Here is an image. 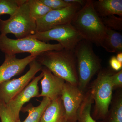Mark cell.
Segmentation results:
<instances>
[{
  "instance_id": "obj_17",
  "label": "cell",
  "mask_w": 122,
  "mask_h": 122,
  "mask_svg": "<svg viewBox=\"0 0 122 122\" xmlns=\"http://www.w3.org/2000/svg\"><path fill=\"white\" fill-rule=\"evenodd\" d=\"M102 122H122V92L120 90L113 97L110 108Z\"/></svg>"
},
{
  "instance_id": "obj_12",
  "label": "cell",
  "mask_w": 122,
  "mask_h": 122,
  "mask_svg": "<svg viewBox=\"0 0 122 122\" xmlns=\"http://www.w3.org/2000/svg\"><path fill=\"white\" fill-rule=\"evenodd\" d=\"M37 57L36 55H30L24 58L19 59L16 55H5V61L0 66V84L20 74Z\"/></svg>"
},
{
  "instance_id": "obj_8",
  "label": "cell",
  "mask_w": 122,
  "mask_h": 122,
  "mask_svg": "<svg viewBox=\"0 0 122 122\" xmlns=\"http://www.w3.org/2000/svg\"><path fill=\"white\" fill-rule=\"evenodd\" d=\"M29 65V70L23 76L0 84V102L7 104L28 85L42 67L36 59Z\"/></svg>"
},
{
  "instance_id": "obj_20",
  "label": "cell",
  "mask_w": 122,
  "mask_h": 122,
  "mask_svg": "<svg viewBox=\"0 0 122 122\" xmlns=\"http://www.w3.org/2000/svg\"><path fill=\"white\" fill-rule=\"evenodd\" d=\"M27 3L31 16L36 21L52 10L44 5L41 0H27Z\"/></svg>"
},
{
  "instance_id": "obj_28",
  "label": "cell",
  "mask_w": 122,
  "mask_h": 122,
  "mask_svg": "<svg viewBox=\"0 0 122 122\" xmlns=\"http://www.w3.org/2000/svg\"><path fill=\"white\" fill-rule=\"evenodd\" d=\"M116 57L119 62L122 63V52L117 54Z\"/></svg>"
},
{
  "instance_id": "obj_27",
  "label": "cell",
  "mask_w": 122,
  "mask_h": 122,
  "mask_svg": "<svg viewBox=\"0 0 122 122\" xmlns=\"http://www.w3.org/2000/svg\"><path fill=\"white\" fill-rule=\"evenodd\" d=\"M66 2L69 3H76L78 4L81 6L82 7L84 6L86 2V0H64Z\"/></svg>"
},
{
  "instance_id": "obj_29",
  "label": "cell",
  "mask_w": 122,
  "mask_h": 122,
  "mask_svg": "<svg viewBox=\"0 0 122 122\" xmlns=\"http://www.w3.org/2000/svg\"><path fill=\"white\" fill-rule=\"evenodd\" d=\"M58 122H66L65 115H64L62 116V117L61 118V119H60Z\"/></svg>"
},
{
  "instance_id": "obj_13",
  "label": "cell",
  "mask_w": 122,
  "mask_h": 122,
  "mask_svg": "<svg viewBox=\"0 0 122 122\" xmlns=\"http://www.w3.org/2000/svg\"><path fill=\"white\" fill-rule=\"evenodd\" d=\"M41 71L43 77L41 79V93L38 97H46L52 100L61 96L66 82L65 80L55 75L45 67L42 66Z\"/></svg>"
},
{
  "instance_id": "obj_5",
  "label": "cell",
  "mask_w": 122,
  "mask_h": 122,
  "mask_svg": "<svg viewBox=\"0 0 122 122\" xmlns=\"http://www.w3.org/2000/svg\"><path fill=\"white\" fill-rule=\"evenodd\" d=\"M59 44H50L41 41L30 36L28 37L12 39L7 35L0 34V50L7 55L27 53L38 56L41 53L52 50L63 49Z\"/></svg>"
},
{
  "instance_id": "obj_21",
  "label": "cell",
  "mask_w": 122,
  "mask_h": 122,
  "mask_svg": "<svg viewBox=\"0 0 122 122\" xmlns=\"http://www.w3.org/2000/svg\"><path fill=\"white\" fill-rule=\"evenodd\" d=\"M26 0H0V16L4 14L13 15Z\"/></svg>"
},
{
  "instance_id": "obj_22",
  "label": "cell",
  "mask_w": 122,
  "mask_h": 122,
  "mask_svg": "<svg viewBox=\"0 0 122 122\" xmlns=\"http://www.w3.org/2000/svg\"><path fill=\"white\" fill-rule=\"evenodd\" d=\"M101 19L103 24L107 28L116 31H122V17L112 15L101 18Z\"/></svg>"
},
{
  "instance_id": "obj_6",
  "label": "cell",
  "mask_w": 122,
  "mask_h": 122,
  "mask_svg": "<svg viewBox=\"0 0 122 122\" xmlns=\"http://www.w3.org/2000/svg\"><path fill=\"white\" fill-rule=\"evenodd\" d=\"M27 0L8 19H0L1 34H12L17 39H20L28 37L36 33V21L31 16Z\"/></svg>"
},
{
  "instance_id": "obj_2",
  "label": "cell",
  "mask_w": 122,
  "mask_h": 122,
  "mask_svg": "<svg viewBox=\"0 0 122 122\" xmlns=\"http://www.w3.org/2000/svg\"><path fill=\"white\" fill-rule=\"evenodd\" d=\"M83 39L100 46L106 27L94 8L93 0H86L71 22Z\"/></svg>"
},
{
  "instance_id": "obj_10",
  "label": "cell",
  "mask_w": 122,
  "mask_h": 122,
  "mask_svg": "<svg viewBox=\"0 0 122 122\" xmlns=\"http://www.w3.org/2000/svg\"><path fill=\"white\" fill-rule=\"evenodd\" d=\"M85 93L77 86L66 82L61 97L66 122H77L78 112L84 99Z\"/></svg>"
},
{
  "instance_id": "obj_9",
  "label": "cell",
  "mask_w": 122,
  "mask_h": 122,
  "mask_svg": "<svg viewBox=\"0 0 122 122\" xmlns=\"http://www.w3.org/2000/svg\"><path fill=\"white\" fill-rule=\"evenodd\" d=\"M81 7L78 4L72 3L64 8L51 10L36 20V32H45L57 26L71 23Z\"/></svg>"
},
{
  "instance_id": "obj_18",
  "label": "cell",
  "mask_w": 122,
  "mask_h": 122,
  "mask_svg": "<svg viewBox=\"0 0 122 122\" xmlns=\"http://www.w3.org/2000/svg\"><path fill=\"white\" fill-rule=\"evenodd\" d=\"M50 101L48 98L43 97L40 104L37 106H33L30 103L23 107L21 111L28 112V115L24 121L20 120L16 122H40L42 114Z\"/></svg>"
},
{
  "instance_id": "obj_23",
  "label": "cell",
  "mask_w": 122,
  "mask_h": 122,
  "mask_svg": "<svg viewBox=\"0 0 122 122\" xmlns=\"http://www.w3.org/2000/svg\"><path fill=\"white\" fill-rule=\"evenodd\" d=\"M46 6L52 10L64 8L70 5L72 3L66 2L64 0H41Z\"/></svg>"
},
{
  "instance_id": "obj_3",
  "label": "cell",
  "mask_w": 122,
  "mask_h": 122,
  "mask_svg": "<svg viewBox=\"0 0 122 122\" xmlns=\"http://www.w3.org/2000/svg\"><path fill=\"white\" fill-rule=\"evenodd\" d=\"M92 45L83 39L74 50L78 77V86L84 93L93 77L102 69V60L94 52Z\"/></svg>"
},
{
  "instance_id": "obj_7",
  "label": "cell",
  "mask_w": 122,
  "mask_h": 122,
  "mask_svg": "<svg viewBox=\"0 0 122 122\" xmlns=\"http://www.w3.org/2000/svg\"><path fill=\"white\" fill-rule=\"evenodd\" d=\"M31 36L46 42L56 41L67 50H74L76 46L83 38L71 23L63 25L42 32H36Z\"/></svg>"
},
{
  "instance_id": "obj_15",
  "label": "cell",
  "mask_w": 122,
  "mask_h": 122,
  "mask_svg": "<svg viewBox=\"0 0 122 122\" xmlns=\"http://www.w3.org/2000/svg\"><path fill=\"white\" fill-rule=\"evenodd\" d=\"M65 114L61 96L51 100L42 116L40 122H58Z\"/></svg>"
},
{
  "instance_id": "obj_24",
  "label": "cell",
  "mask_w": 122,
  "mask_h": 122,
  "mask_svg": "<svg viewBox=\"0 0 122 122\" xmlns=\"http://www.w3.org/2000/svg\"><path fill=\"white\" fill-rule=\"evenodd\" d=\"M0 119L1 122H16L7 109L6 104L0 102Z\"/></svg>"
},
{
  "instance_id": "obj_4",
  "label": "cell",
  "mask_w": 122,
  "mask_h": 122,
  "mask_svg": "<svg viewBox=\"0 0 122 122\" xmlns=\"http://www.w3.org/2000/svg\"><path fill=\"white\" fill-rule=\"evenodd\" d=\"M114 72L111 69H102L89 89L95 103L92 116L95 120H103L109 111L113 90L111 76Z\"/></svg>"
},
{
  "instance_id": "obj_25",
  "label": "cell",
  "mask_w": 122,
  "mask_h": 122,
  "mask_svg": "<svg viewBox=\"0 0 122 122\" xmlns=\"http://www.w3.org/2000/svg\"><path fill=\"white\" fill-rule=\"evenodd\" d=\"M111 79L113 90L122 89V70L113 74L111 76Z\"/></svg>"
},
{
  "instance_id": "obj_1",
  "label": "cell",
  "mask_w": 122,
  "mask_h": 122,
  "mask_svg": "<svg viewBox=\"0 0 122 122\" xmlns=\"http://www.w3.org/2000/svg\"><path fill=\"white\" fill-rule=\"evenodd\" d=\"M36 60L55 76L72 85H78L76 57L74 51L63 49L46 51L37 56Z\"/></svg>"
},
{
  "instance_id": "obj_26",
  "label": "cell",
  "mask_w": 122,
  "mask_h": 122,
  "mask_svg": "<svg viewBox=\"0 0 122 122\" xmlns=\"http://www.w3.org/2000/svg\"><path fill=\"white\" fill-rule=\"evenodd\" d=\"M109 63L112 69L115 72H118L122 70V63L117 61L115 56H113L111 58Z\"/></svg>"
},
{
  "instance_id": "obj_19",
  "label": "cell",
  "mask_w": 122,
  "mask_h": 122,
  "mask_svg": "<svg viewBox=\"0 0 122 122\" xmlns=\"http://www.w3.org/2000/svg\"><path fill=\"white\" fill-rule=\"evenodd\" d=\"M94 103L89 89L85 93V97L77 114L78 122H96L91 115L92 106Z\"/></svg>"
},
{
  "instance_id": "obj_16",
  "label": "cell",
  "mask_w": 122,
  "mask_h": 122,
  "mask_svg": "<svg viewBox=\"0 0 122 122\" xmlns=\"http://www.w3.org/2000/svg\"><path fill=\"white\" fill-rule=\"evenodd\" d=\"M100 46L108 52L117 54L122 52V34L106 27L105 35Z\"/></svg>"
},
{
  "instance_id": "obj_14",
  "label": "cell",
  "mask_w": 122,
  "mask_h": 122,
  "mask_svg": "<svg viewBox=\"0 0 122 122\" xmlns=\"http://www.w3.org/2000/svg\"><path fill=\"white\" fill-rule=\"evenodd\" d=\"M93 5L100 18L115 15L122 17V0H93Z\"/></svg>"
},
{
  "instance_id": "obj_11",
  "label": "cell",
  "mask_w": 122,
  "mask_h": 122,
  "mask_svg": "<svg viewBox=\"0 0 122 122\" xmlns=\"http://www.w3.org/2000/svg\"><path fill=\"white\" fill-rule=\"evenodd\" d=\"M43 77V73L41 72L38 76L34 77L24 89L6 104L7 109L15 122L20 120V112L23 105L31 98L38 97L40 94L38 82Z\"/></svg>"
}]
</instances>
